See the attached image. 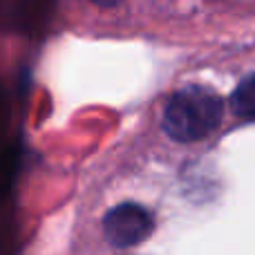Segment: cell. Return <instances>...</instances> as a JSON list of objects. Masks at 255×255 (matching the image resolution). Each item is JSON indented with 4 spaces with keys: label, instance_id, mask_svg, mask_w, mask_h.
<instances>
[{
    "label": "cell",
    "instance_id": "obj_1",
    "mask_svg": "<svg viewBox=\"0 0 255 255\" xmlns=\"http://www.w3.org/2000/svg\"><path fill=\"white\" fill-rule=\"evenodd\" d=\"M222 99L213 90L190 85L172 94L163 110V130L181 143L208 136L222 121Z\"/></svg>",
    "mask_w": 255,
    "mask_h": 255
},
{
    "label": "cell",
    "instance_id": "obj_2",
    "mask_svg": "<svg viewBox=\"0 0 255 255\" xmlns=\"http://www.w3.org/2000/svg\"><path fill=\"white\" fill-rule=\"evenodd\" d=\"M152 215L139 204H119L103 220V231L110 244L119 249L136 247L152 233Z\"/></svg>",
    "mask_w": 255,
    "mask_h": 255
},
{
    "label": "cell",
    "instance_id": "obj_3",
    "mask_svg": "<svg viewBox=\"0 0 255 255\" xmlns=\"http://www.w3.org/2000/svg\"><path fill=\"white\" fill-rule=\"evenodd\" d=\"M233 110L242 119L255 121V74L247 76L233 92Z\"/></svg>",
    "mask_w": 255,
    "mask_h": 255
},
{
    "label": "cell",
    "instance_id": "obj_4",
    "mask_svg": "<svg viewBox=\"0 0 255 255\" xmlns=\"http://www.w3.org/2000/svg\"><path fill=\"white\" fill-rule=\"evenodd\" d=\"M94 4H99V7H115V4H119L121 0H92Z\"/></svg>",
    "mask_w": 255,
    "mask_h": 255
}]
</instances>
